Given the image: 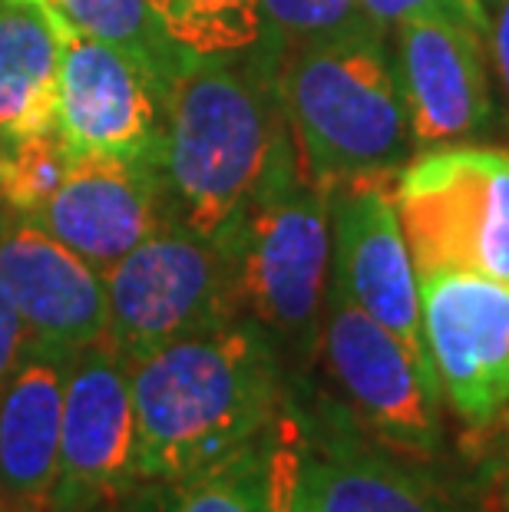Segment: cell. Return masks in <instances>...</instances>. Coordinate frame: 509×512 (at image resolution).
<instances>
[{"mask_svg":"<svg viewBox=\"0 0 509 512\" xmlns=\"http://www.w3.org/2000/svg\"><path fill=\"white\" fill-rule=\"evenodd\" d=\"M129 380L139 486L179 483L262 440L291 390L281 351L252 318L133 357Z\"/></svg>","mask_w":509,"mask_h":512,"instance_id":"6da1fadb","label":"cell"},{"mask_svg":"<svg viewBox=\"0 0 509 512\" xmlns=\"http://www.w3.org/2000/svg\"><path fill=\"white\" fill-rule=\"evenodd\" d=\"M285 136L278 50L265 37L242 53L196 60L162 106L159 176L169 219L212 242L225 238Z\"/></svg>","mask_w":509,"mask_h":512,"instance_id":"7a4b0ae2","label":"cell"},{"mask_svg":"<svg viewBox=\"0 0 509 512\" xmlns=\"http://www.w3.org/2000/svg\"><path fill=\"white\" fill-rule=\"evenodd\" d=\"M278 96L311 182L397 176L417 156L394 43L381 27L281 50Z\"/></svg>","mask_w":509,"mask_h":512,"instance_id":"3957f363","label":"cell"},{"mask_svg":"<svg viewBox=\"0 0 509 512\" xmlns=\"http://www.w3.org/2000/svg\"><path fill=\"white\" fill-rule=\"evenodd\" d=\"M219 242L232 258L238 308L275 341L288 377L305 384L321 347L331 222L328 185L305 176L291 129L252 202Z\"/></svg>","mask_w":509,"mask_h":512,"instance_id":"277c9868","label":"cell"},{"mask_svg":"<svg viewBox=\"0 0 509 512\" xmlns=\"http://www.w3.org/2000/svg\"><path fill=\"white\" fill-rule=\"evenodd\" d=\"M414 271H473L509 288V143L417 152L394 176Z\"/></svg>","mask_w":509,"mask_h":512,"instance_id":"5b68a950","label":"cell"},{"mask_svg":"<svg viewBox=\"0 0 509 512\" xmlns=\"http://www.w3.org/2000/svg\"><path fill=\"white\" fill-rule=\"evenodd\" d=\"M106 341L126 361L179 337L245 318L235 294L232 258L222 242L176 222L103 271Z\"/></svg>","mask_w":509,"mask_h":512,"instance_id":"8992f818","label":"cell"},{"mask_svg":"<svg viewBox=\"0 0 509 512\" xmlns=\"http://www.w3.org/2000/svg\"><path fill=\"white\" fill-rule=\"evenodd\" d=\"M338 400L367 437L407 460L443 456V397L397 337L334 281L324 291L321 347Z\"/></svg>","mask_w":509,"mask_h":512,"instance_id":"52a82bcc","label":"cell"},{"mask_svg":"<svg viewBox=\"0 0 509 512\" xmlns=\"http://www.w3.org/2000/svg\"><path fill=\"white\" fill-rule=\"evenodd\" d=\"M298 483L308 512H457L427 463L387 450L334 397L291 380Z\"/></svg>","mask_w":509,"mask_h":512,"instance_id":"ba28073f","label":"cell"},{"mask_svg":"<svg viewBox=\"0 0 509 512\" xmlns=\"http://www.w3.org/2000/svg\"><path fill=\"white\" fill-rule=\"evenodd\" d=\"M417 291L443 410L480 440L509 410V288L473 271H424Z\"/></svg>","mask_w":509,"mask_h":512,"instance_id":"9c48e42d","label":"cell"},{"mask_svg":"<svg viewBox=\"0 0 509 512\" xmlns=\"http://www.w3.org/2000/svg\"><path fill=\"white\" fill-rule=\"evenodd\" d=\"M139 489L129 361L100 337L67 364L53 512H116Z\"/></svg>","mask_w":509,"mask_h":512,"instance_id":"30bf717a","label":"cell"},{"mask_svg":"<svg viewBox=\"0 0 509 512\" xmlns=\"http://www.w3.org/2000/svg\"><path fill=\"white\" fill-rule=\"evenodd\" d=\"M328 222V281H334L377 324H384L437 384L420 328L417 271L400 228L394 176H357L328 185Z\"/></svg>","mask_w":509,"mask_h":512,"instance_id":"8fae6325","label":"cell"},{"mask_svg":"<svg viewBox=\"0 0 509 512\" xmlns=\"http://www.w3.org/2000/svg\"><path fill=\"white\" fill-rule=\"evenodd\" d=\"M391 43L417 152L506 136L480 30L447 17H410L391 30Z\"/></svg>","mask_w":509,"mask_h":512,"instance_id":"7c38bea8","label":"cell"},{"mask_svg":"<svg viewBox=\"0 0 509 512\" xmlns=\"http://www.w3.org/2000/svg\"><path fill=\"white\" fill-rule=\"evenodd\" d=\"M0 291L27 344L73 357L106 334L103 271L27 219L0 209Z\"/></svg>","mask_w":509,"mask_h":512,"instance_id":"4fadbf2b","label":"cell"},{"mask_svg":"<svg viewBox=\"0 0 509 512\" xmlns=\"http://www.w3.org/2000/svg\"><path fill=\"white\" fill-rule=\"evenodd\" d=\"M53 20V17H50ZM57 133L70 152L159 159L162 100L133 60L60 24Z\"/></svg>","mask_w":509,"mask_h":512,"instance_id":"5bb4252c","label":"cell"},{"mask_svg":"<svg viewBox=\"0 0 509 512\" xmlns=\"http://www.w3.org/2000/svg\"><path fill=\"white\" fill-rule=\"evenodd\" d=\"M34 222L96 271H106L172 222L159 159L70 152L67 176Z\"/></svg>","mask_w":509,"mask_h":512,"instance_id":"9a60e30c","label":"cell"},{"mask_svg":"<svg viewBox=\"0 0 509 512\" xmlns=\"http://www.w3.org/2000/svg\"><path fill=\"white\" fill-rule=\"evenodd\" d=\"M67 364L63 354L27 347L0 387V499L10 512H53Z\"/></svg>","mask_w":509,"mask_h":512,"instance_id":"2e32d148","label":"cell"},{"mask_svg":"<svg viewBox=\"0 0 509 512\" xmlns=\"http://www.w3.org/2000/svg\"><path fill=\"white\" fill-rule=\"evenodd\" d=\"M60 37L47 7H0V139L57 129Z\"/></svg>","mask_w":509,"mask_h":512,"instance_id":"e0dca14e","label":"cell"},{"mask_svg":"<svg viewBox=\"0 0 509 512\" xmlns=\"http://www.w3.org/2000/svg\"><path fill=\"white\" fill-rule=\"evenodd\" d=\"M53 24L103 40L129 57L166 106L172 86L199 57L182 50L149 0H47Z\"/></svg>","mask_w":509,"mask_h":512,"instance_id":"ac0fdd59","label":"cell"},{"mask_svg":"<svg viewBox=\"0 0 509 512\" xmlns=\"http://www.w3.org/2000/svg\"><path fill=\"white\" fill-rule=\"evenodd\" d=\"M272 430L179 483L149 486L162 499L156 512H268Z\"/></svg>","mask_w":509,"mask_h":512,"instance_id":"d6986e66","label":"cell"},{"mask_svg":"<svg viewBox=\"0 0 509 512\" xmlns=\"http://www.w3.org/2000/svg\"><path fill=\"white\" fill-rule=\"evenodd\" d=\"M169 37L192 57H229L262 37L258 0H149Z\"/></svg>","mask_w":509,"mask_h":512,"instance_id":"ffe728a7","label":"cell"},{"mask_svg":"<svg viewBox=\"0 0 509 512\" xmlns=\"http://www.w3.org/2000/svg\"><path fill=\"white\" fill-rule=\"evenodd\" d=\"M67 166L70 149L57 129L7 143L0 152V209L34 219L60 189Z\"/></svg>","mask_w":509,"mask_h":512,"instance_id":"44dd1931","label":"cell"},{"mask_svg":"<svg viewBox=\"0 0 509 512\" xmlns=\"http://www.w3.org/2000/svg\"><path fill=\"white\" fill-rule=\"evenodd\" d=\"M258 24L278 53L377 27L361 0H258Z\"/></svg>","mask_w":509,"mask_h":512,"instance_id":"7402d4cb","label":"cell"},{"mask_svg":"<svg viewBox=\"0 0 509 512\" xmlns=\"http://www.w3.org/2000/svg\"><path fill=\"white\" fill-rule=\"evenodd\" d=\"M361 7L387 34L410 17H447L480 30L483 37L490 30V10L483 7V0H361Z\"/></svg>","mask_w":509,"mask_h":512,"instance_id":"603a6c76","label":"cell"},{"mask_svg":"<svg viewBox=\"0 0 509 512\" xmlns=\"http://www.w3.org/2000/svg\"><path fill=\"white\" fill-rule=\"evenodd\" d=\"M268 512H308L298 483V446L288 400L272 430V470H268Z\"/></svg>","mask_w":509,"mask_h":512,"instance_id":"cb8c5ba5","label":"cell"},{"mask_svg":"<svg viewBox=\"0 0 509 512\" xmlns=\"http://www.w3.org/2000/svg\"><path fill=\"white\" fill-rule=\"evenodd\" d=\"M486 50H490L493 83H496V96H500L503 126H506V139H509V0H493L490 4Z\"/></svg>","mask_w":509,"mask_h":512,"instance_id":"d4e9b609","label":"cell"},{"mask_svg":"<svg viewBox=\"0 0 509 512\" xmlns=\"http://www.w3.org/2000/svg\"><path fill=\"white\" fill-rule=\"evenodd\" d=\"M27 331L20 324L17 311L10 308V301L0 291V387L7 384V377L14 374V367L24 361L27 354Z\"/></svg>","mask_w":509,"mask_h":512,"instance_id":"484cf974","label":"cell"},{"mask_svg":"<svg viewBox=\"0 0 509 512\" xmlns=\"http://www.w3.org/2000/svg\"><path fill=\"white\" fill-rule=\"evenodd\" d=\"M476 446H486V450H500V460L506 466V476H503V483H506V499H509V433L503 430H496V433H486L483 440H476Z\"/></svg>","mask_w":509,"mask_h":512,"instance_id":"4316f807","label":"cell"},{"mask_svg":"<svg viewBox=\"0 0 509 512\" xmlns=\"http://www.w3.org/2000/svg\"><path fill=\"white\" fill-rule=\"evenodd\" d=\"M7 4H24V7H47V0H7Z\"/></svg>","mask_w":509,"mask_h":512,"instance_id":"83f0119b","label":"cell"},{"mask_svg":"<svg viewBox=\"0 0 509 512\" xmlns=\"http://www.w3.org/2000/svg\"><path fill=\"white\" fill-rule=\"evenodd\" d=\"M0 512H10V509L4 506V499H0Z\"/></svg>","mask_w":509,"mask_h":512,"instance_id":"f1b7e54d","label":"cell"},{"mask_svg":"<svg viewBox=\"0 0 509 512\" xmlns=\"http://www.w3.org/2000/svg\"><path fill=\"white\" fill-rule=\"evenodd\" d=\"M490 4H493V0H483V7H486V10H490Z\"/></svg>","mask_w":509,"mask_h":512,"instance_id":"f546056e","label":"cell"},{"mask_svg":"<svg viewBox=\"0 0 509 512\" xmlns=\"http://www.w3.org/2000/svg\"><path fill=\"white\" fill-rule=\"evenodd\" d=\"M4 146H7V143H4V139H0V152H4Z\"/></svg>","mask_w":509,"mask_h":512,"instance_id":"4dcf8cb0","label":"cell"},{"mask_svg":"<svg viewBox=\"0 0 509 512\" xmlns=\"http://www.w3.org/2000/svg\"><path fill=\"white\" fill-rule=\"evenodd\" d=\"M0 7H4V0H0Z\"/></svg>","mask_w":509,"mask_h":512,"instance_id":"1f68e13d","label":"cell"}]
</instances>
